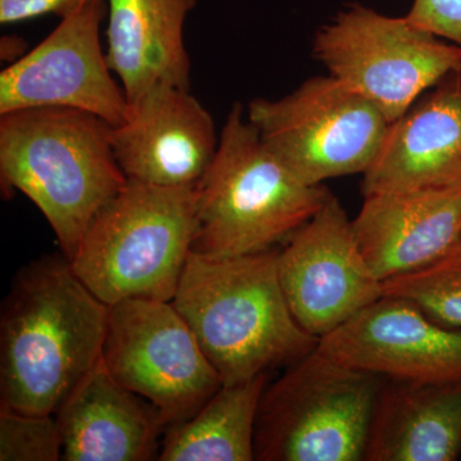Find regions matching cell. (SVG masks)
Listing matches in <instances>:
<instances>
[{
  "mask_svg": "<svg viewBox=\"0 0 461 461\" xmlns=\"http://www.w3.org/2000/svg\"><path fill=\"white\" fill-rule=\"evenodd\" d=\"M196 186L127 181L93 220L72 269L108 306L129 299L172 302L196 230Z\"/></svg>",
  "mask_w": 461,
  "mask_h": 461,
  "instance_id": "cell-5",
  "label": "cell"
},
{
  "mask_svg": "<svg viewBox=\"0 0 461 461\" xmlns=\"http://www.w3.org/2000/svg\"><path fill=\"white\" fill-rule=\"evenodd\" d=\"M405 17L437 38L461 47V0H414Z\"/></svg>",
  "mask_w": 461,
  "mask_h": 461,
  "instance_id": "cell-22",
  "label": "cell"
},
{
  "mask_svg": "<svg viewBox=\"0 0 461 461\" xmlns=\"http://www.w3.org/2000/svg\"><path fill=\"white\" fill-rule=\"evenodd\" d=\"M313 54L329 75L369 100L393 122L445 76L461 69V47L406 17L360 5L315 33Z\"/></svg>",
  "mask_w": 461,
  "mask_h": 461,
  "instance_id": "cell-7",
  "label": "cell"
},
{
  "mask_svg": "<svg viewBox=\"0 0 461 461\" xmlns=\"http://www.w3.org/2000/svg\"><path fill=\"white\" fill-rule=\"evenodd\" d=\"M172 304L223 384L291 366L320 342L291 313L277 249L235 258L191 253Z\"/></svg>",
  "mask_w": 461,
  "mask_h": 461,
  "instance_id": "cell-2",
  "label": "cell"
},
{
  "mask_svg": "<svg viewBox=\"0 0 461 461\" xmlns=\"http://www.w3.org/2000/svg\"><path fill=\"white\" fill-rule=\"evenodd\" d=\"M461 185V69L445 76L388 126L363 195Z\"/></svg>",
  "mask_w": 461,
  "mask_h": 461,
  "instance_id": "cell-14",
  "label": "cell"
},
{
  "mask_svg": "<svg viewBox=\"0 0 461 461\" xmlns=\"http://www.w3.org/2000/svg\"><path fill=\"white\" fill-rule=\"evenodd\" d=\"M0 460H62V436L56 415L0 408Z\"/></svg>",
  "mask_w": 461,
  "mask_h": 461,
  "instance_id": "cell-21",
  "label": "cell"
},
{
  "mask_svg": "<svg viewBox=\"0 0 461 461\" xmlns=\"http://www.w3.org/2000/svg\"><path fill=\"white\" fill-rule=\"evenodd\" d=\"M278 275L291 313L321 339L384 295L335 196L278 250Z\"/></svg>",
  "mask_w": 461,
  "mask_h": 461,
  "instance_id": "cell-11",
  "label": "cell"
},
{
  "mask_svg": "<svg viewBox=\"0 0 461 461\" xmlns=\"http://www.w3.org/2000/svg\"><path fill=\"white\" fill-rule=\"evenodd\" d=\"M198 0H107L108 65L129 103L158 84L190 89L184 27Z\"/></svg>",
  "mask_w": 461,
  "mask_h": 461,
  "instance_id": "cell-17",
  "label": "cell"
},
{
  "mask_svg": "<svg viewBox=\"0 0 461 461\" xmlns=\"http://www.w3.org/2000/svg\"><path fill=\"white\" fill-rule=\"evenodd\" d=\"M461 454V382L384 378L366 461H454Z\"/></svg>",
  "mask_w": 461,
  "mask_h": 461,
  "instance_id": "cell-18",
  "label": "cell"
},
{
  "mask_svg": "<svg viewBox=\"0 0 461 461\" xmlns=\"http://www.w3.org/2000/svg\"><path fill=\"white\" fill-rule=\"evenodd\" d=\"M317 348L336 362L386 379L461 382V329L437 323L402 297L382 296L320 339Z\"/></svg>",
  "mask_w": 461,
  "mask_h": 461,
  "instance_id": "cell-12",
  "label": "cell"
},
{
  "mask_svg": "<svg viewBox=\"0 0 461 461\" xmlns=\"http://www.w3.org/2000/svg\"><path fill=\"white\" fill-rule=\"evenodd\" d=\"M84 2L86 0H0V23L12 25L47 14L63 18Z\"/></svg>",
  "mask_w": 461,
  "mask_h": 461,
  "instance_id": "cell-23",
  "label": "cell"
},
{
  "mask_svg": "<svg viewBox=\"0 0 461 461\" xmlns=\"http://www.w3.org/2000/svg\"><path fill=\"white\" fill-rule=\"evenodd\" d=\"M107 14V0H86L60 18L41 44L5 67L0 74V114L65 107L120 126L130 104L100 41Z\"/></svg>",
  "mask_w": 461,
  "mask_h": 461,
  "instance_id": "cell-10",
  "label": "cell"
},
{
  "mask_svg": "<svg viewBox=\"0 0 461 461\" xmlns=\"http://www.w3.org/2000/svg\"><path fill=\"white\" fill-rule=\"evenodd\" d=\"M196 191L191 253L209 258L273 250L332 196L323 185L300 180L267 148L240 103L227 114L217 153Z\"/></svg>",
  "mask_w": 461,
  "mask_h": 461,
  "instance_id": "cell-4",
  "label": "cell"
},
{
  "mask_svg": "<svg viewBox=\"0 0 461 461\" xmlns=\"http://www.w3.org/2000/svg\"><path fill=\"white\" fill-rule=\"evenodd\" d=\"M353 230L363 257L382 282L418 271L461 239V185L364 195Z\"/></svg>",
  "mask_w": 461,
  "mask_h": 461,
  "instance_id": "cell-15",
  "label": "cell"
},
{
  "mask_svg": "<svg viewBox=\"0 0 461 461\" xmlns=\"http://www.w3.org/2000/svg\"><path fill=\"white\" fill-rule=\"evenodd\" d=\"M269 373L223 384L190 420L166 430L158 460L253 461L260 399Z\"/></svg>",
  "mask_w": 461,
  "mask_h": 461,
  "instance_id": "cell-19",
  "label": "cell"
},
{
  "mask_svg": "<svg viewBox=\"0 0 461 461\" xmlns=\"http://www.w3.org/2000/svg\"><path fill=\"white\" fill-rule=\"evenodd\" d=\"M384 290L417 305L437 323L461 329V239L429 266L384 281Z\"/></svg>",
  "mask_w": 461,
  "mask_h": 461,
  "instance_id": "cell-20",
  "label": "cell"
},
{
  "mask_svg": "<svg viewBox=\"0 0 461 461\" xmlns=\"http://www.w3.org/2000/svg\"><path fill=\"white\" fill-rule=\"evenodd\" d=\"M65 461L158 459L166 432L159 412L100 362L56 414Z\"/></svg>",
  "mask_w": 461,
  "mask_h": 461,
  "instance_id": "cell-16",
  "label": "cell"
},
{
  "mask_svg": "<svg viewBox=\"0 0 461 461\" xmlns=\"http://www.w3.org/2000/svg\"><path fill=\"white\" fill-rule=\"evenodd\" d=\"M108 315L65 256L21 268L0 315V408L56 415L102 362Z\"/></svg>",
  "mask_w": 461,
  "mask_h": 461,
  "instance_id": "cell-1",
  "label": "cell"
},
{
  "mask_svg": "<svg viewBox=\"0 0 461 461\" xmlns=\"http://www.w3.org/2000/svg\"><path fill=\"white\" fill-rule=\"evenodd\" d=\"M247 115L267 148L308 185L368 171L390 126L369 100L330 75L281 99L251 100Z\"/></svg>",
  "mask_w": 461,
  "mask_h": 461,
  "instance_id": "cell-8",
  "label": "cell"
},
{
  "mask_svg": "<svg viewBox=\"0 0 461 461\" xmlns=\"http://www.w3.org/2000/svg\"><path fill=\"white\" fill-rule=\"evenodd\" d=\"M113 126L78 109L41 107L0 114V181L27 196L71 262L94 215L127 177L115 159Z\"/></svg>",
  "mask_w": 461,
  "mask_h": 461,
  "instance_id": "cell-3",
  "label": "cell"
},
{
  "mask_svg": "<svg viewBox=\"0 0 461 461\" xmlns=\"http://www.w3.org/2000/svg\"><path fill=\"white\" fill-rule=\"evenodd\" d=\"M384 378L312 351L267 384L258 409V461H362Z\"/></svg>",
  "mask_w": 461,
  "mask_h": 461,
  "instance_id": "cell-6",
  "label": "cell"
},
{
  "mask_svg": "<svg viewBox=\"0 0 461 461\" xmlns=\"http://www.w3.org/2000/svg\"><path fill=\"white\" fill-rule=\"evenodd\" d=\"M112 130L115 159L127 180L165 187L196 186L217 153L213 117L190 89L158 84L129 103Z\"/></svg>",
  "mask_w": 461,
  "mask_h": 461,
  "instance_id": "cell-13",
  "label": "cell"
},
{
  "mask_svg": "<svg viewBox=\"0 0 461 461\" xmlns=\"http://www.w3.org/2000/svg\"><path fill=\"white\" fill-rule=\"evenodd\" d=\"M103 363L159 412L166 429L190 420L223 386L172 302L129 299L109 306Z\"/></svg>",
  "mask_w": 461,
  "mask_h": 461,
  "instance_id": "cell-9",
  "label": "cell"
}]
</instances>
